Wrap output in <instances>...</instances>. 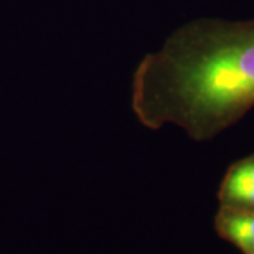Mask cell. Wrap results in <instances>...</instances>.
Returning a JSON list of instances; mask_svg holds the SVG:
<instances>
[{"label":"cell","instance_id":"6da1fadb","mask_svg":"<svg viewBox=\"0 0 254 254\" xmlns=\"http://www.w3.org/2000/svg\"><path fill=\"white\" fill-rule=\"evenodd\" d=\"M254 106V20L202 18L145 55L131 86V108L151 130L173 123L205 141Z\"/></svg>","mask_w":254,"mask_h":254},{"label":"cell","instance_id":"7a4b0ae2","mask_svg":"<svg viewBox=\"0 0 254 254\" xmlns=\"http://www.w3.org/2000/svg\"><path fill=\"white\" fill-rule=\"evenodd\" d=\"M218 199L223 208L254 212V153L227 168Z\"/></svg>","mask_w":254,"mask_h":254},{"label":"cell","instance_id":"3957f363","mask_svg":"<svg viewBox=\"0 0 254 254\" xmlns=\"http://www.w3.org/2000/svg\"><path fill=\"white\" fill-rule=\"evenodd\" d=\"M215 230L243 254H254V212L220 206L215 216Z\"/></svg>","mask_w":254,"mask_h":254}]
</instances>
